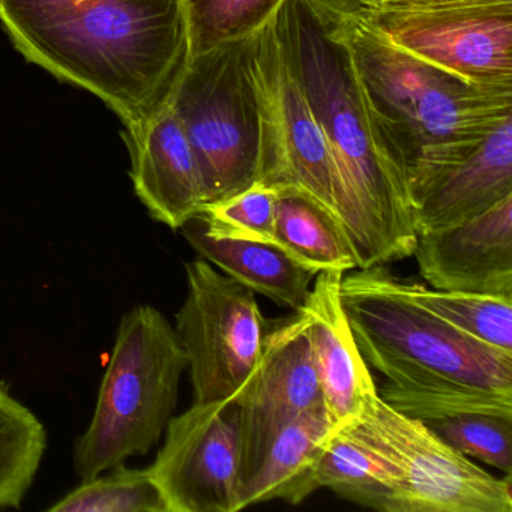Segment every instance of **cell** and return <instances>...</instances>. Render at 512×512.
I'll list each match as a JSON object with an SVG mask.
<instances>
[{
    "label": "cell",
    "mask_w": 512,
    "mask_h": 512,
    "mask_svg": "<svg viewBox=\"0 0 512 512\" xmlns=\"http://www.w3.org/2000/svg\"><path fill=\"white\" fill-rule=\"evenodd\" d=\"M512 4V0H389L382 8L404 10H434V8L485 7V5Z\"/></svg>",
    "instance_id": "obj_28"
},
{
    "label": "cell",
    "mask_w": 512,
    "mask_h": 512,
    "mask_svg": "<svg viewBox=\"0 0 512 512\" xmlns=\"http://www.w3.org/2000/svg\"><path fill=\"white\" fill-rule=\"evenodd\" d=\"M274 19L260 29L257 49L280 134L284 188H295L307 194L340 221L337 175L331 151L304 89L284 61Z\"/></svg>",
    "instance_id": "obj_14"
},
{
    "label": "cell",
    "mask_w": 512,
    "mask_h": 512,
    "mask_svg": "<svg viewBox=\"0 0 512 512\" xmlns=\"http://www.w3.org/2000/svg\"><path fill=\"white\" fill-rule=\"evenodd\" d=\"M344 274L340 269L319 272L301 308L323 403L334 425L358 418L365 404L377 395L341 301Z\"/></svg>",
    "instance_id": "obj_15"
},
{
    "label": "cell",
    "mask_w": 512,
    "mask_h": 512,
    "mask_svg": "<svg viewBox=\"0 0 512 512\" xmlns=\"http://www.w3.org/2000/svg\"><path fill=\"white\" fill-rule=\"evenodd\" d=\"M191 58L265 28L286 0H182Z\"/></svg>",
    "instance_id": "obj_25"
},
{
    "label": "cell",
    "mask_w": 512,
    "mask_h": 512,
    "mask_svg": "<svg viewBox=\"0 0 512 512\" xmlns=\"http://www.w3.org/2000/svg\"><path fill=\"white\" fill-rule=\"evenodd\" d=\"M347 10L421 61L478 85L512 88V4Z\"/></svg>",
    "instance_id": "obj_9"
},
{
    "label": "cell",
    "mask_w": 512,
    "mask_h": 512,
    "mask_svg": "<svg viewBox=\"0 0 512 512\" xmlns=\"http://www.w3.org/2000/svg\"><path fill=\"white\" fill-rule=\"evenodd\" d=\"M422 424L466 457L511 475L512 415L461 413Z\"/></svg>",
    "instance_id": "obj_27"
},
{
    "label": "cell",
    "mask_w": 512,
    "mask_h": 512,
    "mask_svg": "<svg viewBox=\"0 0 512 512\" xmlns=\"http://www.w3.org/2000/svg\"><path fill=\"white\" fill-rule=\"evenodd\" d=\"M335 4L346 8H382L389 0H334Z\"/></svg>",
    "instance_id": "obj_29"
},
{
    "label": "cell",
    "mask_w": 512,
    "mask_h": 512,
    "mask_svg": "<svg viewBox=\"0 0 512 512\" xmlns=\"http://www.w3.org/2000/svg\"><path fill=\"white\" fill-rule=\"evenodd\" d=\"M134 191L155 221L181 230L202 212V179L190 140L172 109L158 113L136 136H122Z\"/></svg>",
    "instance_id": "obj_16"
},
{
    "label": "cell",
    "mask_w": 512,
    "mask_h": 512,
    "mask_svg": "<svg viewBox=\"0 0 512 512\" xmlns=\"http://www.w3.org/2000/svg\"><path fill=\"white\" fill-rule=\"evenodd\" d=\"M278 193L277 188L257 182L229 199L203 206L197 218L211 238L275 242Z\"/></svg>",
    "instance_id": "obj_26"
},
{
    "label": "cell",
    "mask_w": 512,
    "mask_h": 512,
    "mask_svg": "<svg viewBox=\"0 0 512 512\" xmlns=\"http://www.w3.org/2000/svg\"><path fill=\"white\" fill-rule=\"evenodd\" d=\"M187 296L175 331L188 359L194 401L235 398L253 376L265 341L256 292L199 257L185 263Z\"/></svg>",
    "instance_id": "obj_8"
},
{
    "label": "cell",
    "mask_w": 512,
    "mask_h": 512,
    "mask_svg": "<svg viewBox=\"0 0 512 512\" xmlns=\"http://www.w3.org/2000/svg\"><path fill=\"white\" fill-rule=\"evenodd\" d=\"M412 256L433 289L512 298V194L460 223L418 233Z\"/></svg>",
    "instance_id": "obj_12"
},
{
    "label": "cell",
    "mask_w": 512,
    "mask_h": 512,
    "mask_svg": "<svg viewBox=\"0 0 512 512\" xmlns=\"http://www.w3.org/2000/svg\"><path fill=\"white\" fill-rule=\"evenodd\" d=\"M334 427L325 403L289 422L275 437L256 475L242 488L239 511L275 499L299 505L319 490L317 464Z\"/></svg>",
    "instance_id": "obj_18"
},
{
    "label": "cell",
    "mask_w": 512,
    "mask_h": 512,
    "mask_svg": "<svg viewBox=\"0 0 512 512\" xmlns=\"http://www.w3.org/2000/svg\"><path fill=\"white\" fill-rule=\"evenodd\" d=\"M65 494L52 512H169L149 469H130L124 464L107 470Z\"/></svg>",
    "instance_id": "obj_24"
},
{
    "label": "cell",
    "mask_w": 512,
    "mask_h": 512,
    "mask_svg": "<svg viewBox=\"0 0 512 512\" xmlns=\"http://www.w3.org/2000/svg\"><path fill=\"white\" fill-rule=\"evenodd\" d=\"M359 82L395 163L412 179L470 154L512 116V88L478 85L392 46L328 0Z\"/></svg>",
    "instance_id": "obj_3"
},
{
    "label": "cell",
    "mask_w": 512,
    "mask_h": 512,
    "mask_svg": "<svg viewBox=\"0 0 512 512\" xmlns=\"http://www.w3.org/2000/svg\"><path fill=\"white\" fill-rule=\"evenodd\" d=\"M416 235L481 214L512 194V116L470 154L407 184Z\"/></svg>",
    "instance_id": "obj_13"
},
{
    "label": "cell",
    "mask_w": 512,
    "mask_h": 512,
    "mask_svg": "<svg viewBox=\"0 0 512 512\" xmlns=\"http://www.w3.org/2000/svg\"><path fill=\"white\" fill-rule=\"evenodd\" d=\"M401 292L473 340L512 352V298L449 292L397 277Z\"/></svg>",
    "instance_id": "obj_23"
},
{
    "label": "cell",
    "mask_w": 512,
    "mask_h": 512,
    "mask_svg": "<svg viewBox=\"0 0 512 512\" xmlns=\"http://www.w3.org/2000/svg\"><path fill=\"white\" fill-rule=\"evenodd\" d=\"M341 301L371 367L410 365L457 382L512 394V352L458 331L401 292L385 265L344 274Z\"/></svg>",
    "instance_id": "obj_6"
},
{
    "label": "cell",
    "mask_w": 512,
    "mask_h": 512,
    "mask_svg": "<svg viewBox=\"0 0 512 512\" xmlns=\"http://www.w3.org/2000/svg\"><path fill=\"white\" fill-rule=\"evenodd\" d=\"M32 64L91 92L136 136L169 107L191 59L182 0H0Z\"/></svg>",
    "instance_id": "obj_1"
},
{
    "label": "cell",
    "mask_w": 512,
    "mask_h": 512,
    "mask_svg": "<svg viewBox=\"0 0 512 512\" xmlns=\"http://www.w3.org/2000/svg\"><path fill=\"white\" fill-rule=\"evenodd\" d=\"M47 449L43 422L0 385V509H19Z\"/></svg>",
    "instance_id": "obj_22"
},
{
    "label": "cell",
    "mask_w": 512,
    "mask_h": 512,
    "mask_svg": "<svg viewBox=\"0 0 512 512\" xmlns=\"http://www.w3.org/2000/svg\"><path fill=\"white\" fill-rule=\"evenodd\" d=\"M373 368L386 377L377 395L407 418L427 422L473 412L512 415V394L478 388L394 362H382Z\"/></svg>",
    "instance_id": "obj_19"
},
{
    "label": "cell",
    "mask_w": 512,
    "mask_h": 512,
    "mask_svg": "<svg viewBox=\"0 0 512 512\" xmlns=\"http://www.w3.org/2000/svg\"><path fill=\"white\" fill-rule=\"evenodd\" d=\"M236 401L241 425L242 491L256 475L278 433L296 416L323 403L308 344L307 319L301 310L265 335L259 364Z\"/></svg>",
    "instance_id": "obj_11"
},
{
    "label": "cell",
    "mask_w": 512,
    "mask_h": 512,
    "mask_svg": "<svg viewBox=\"0 0 512 512\" xmlns=\"http://www.w3.org/2000/svg\"><path fill=\"white\" fill-rule=\"evenodd\" d=\"M275 242L316 274L328 269H358L340 221L295 188L278 193Z\"/></svg>",
    "instance_id": "obj_20"
},
{
    "label": "cell",
    "mask_w": 512,
    "mask_h": 512,
    "mask_svg": "<svg viewBox=\"0 0 512 512\" xmlns=\"http://www.w3.org/2000/svg\"><path fill=\"white\" fill-rule=\"evenodd\" d=\"M316 481L350 502L391 512L397 470L349 425H335L317 464Z\"/></svg>",
    "instance_id": "obj_21"
},
{
    "label": "cell",
    "mask_w": 512,
    "mask_h": 512,
    "mask_svg": "<svg viewBox=\"0 0 512 512\" xmlns=\"http://www.w3.org/2000/svg\"><path fill=\"white\" fill-rule=\"evenodd\" d=\"M274 26L328 142L338 218L358 268L407 259L418 235L406 175L380 137L334 8L328 0H286Z\"/></svg>",
    "instance_id": "obj_2"
},
{
    "label": "cell",
    "mask_w": 512,
    "mask_h": 512,
    "mask_svg": "<svg viewBox=\"0 0 512 512\" xmlns=\"http://www.w3.org/2000/svg\"><path fill=\"white\" fill-rule=\"evenodd\" d=\"M397 470L391 512H511V475L499 479L379 395L347 422Z\"/></svg>",
    "instance_id": "obj_7"
},
{
    "label": "cell",
    "mask_w": 512,
    "mask_h": 512,
    "mask_svg": "<svg viewBox=\"0 0 512 512\" xmlns=\"http://www.w3.org/2000/svg\"><path fill=\"white\" fill-rule=\"evenodd\" d=\"M181 232L200 257L253 292L293 311L301 310L307 301L317 274L281 245L211 238L197 217L182 226Z\"/></svg>",
    "instance_id": "obj_17"
},
{
    "label": "cell",
    "mask_w": 512,
    "mask_h": 512,
    "mask_svg": "<svg viewBox=\"0 0 512 512\" xmlns=\"http://www.w3.org/2000/svg\"><path fill=\"white\" fill-rule=\"evenodd\" d=\"M257 46L259 32L194 56L170 100L199 166L203 206L257 182L284 188L280 134Z\"/></svg>",
    "instance_id": "obj_4"
},
{
    "label": "cell",
    "mask_w": 512,
    "mask_h": 512,
    "mask_svg": "<svg viewBox=\"0 0 512 512\" xmlns=\"http://www.w3.org/2000/svg\"><path fill=\"white\" fill-rule=\"evenodd\" d=\"M169 512H236L241 496V425L235 398L196 403L172 416L149 467Z\"/></svg>",
    "instance_id": "obj_10"
},
{
    "label": "cell",
    "mask_w": 512,
    "mask_h": 512,
    "mask_svg": "<svg viewBox=\"0 0 512 512\" xmlns=\"http://www.w3.org/2000/svg\"><path fill=\"white\" fill-rule=\"evenodd\" d=\"M187 367L178 334L161 311L137 305L125 313L91 424L74 445V469L82 481L157 445Z\"/></svg>",
    "instance_id": "obj_5"
}]
</instances>
